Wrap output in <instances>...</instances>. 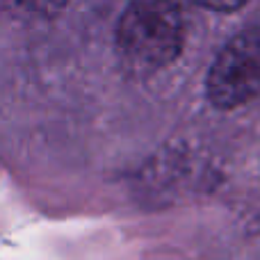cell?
<instances>
[{"mask_svg": "<svg viewBox=\"0 0 260 260\" xmlns=\"http://www.w3.org/2000/svg\"><path fill=\"white\" fill-rule=\"evenodd\" d=\"M185 18L176 0H130L117 25V46L130 64L162 69L183 50Z\"/></svg>", "mask_w": 260, "mask_h": 260, "instance_id": "6da1fadb", "label": "cell"}, {"mask_svg": "<svg viewBox=\"0 0 260 260\" xmlns=\"http://www.w3.org/2000/svg\"><path fill=\"white\" fill-rule=\"evenodd\" d=\"M260 94V30L247 27L224 44L206 76V96L215 108L235 110Z\"/></svg>", "mask_w": 260, "mask_h": 260, "instance_id": "7a4b0ae2", "label": "cell"}, {"mask_svg": "<svg viewBox=\"0 0 260 260\" xmlns=\"http://www.w3.org/2000/svg\"><path fill=\"white\" fill-rule=\"evenodd\" d=\"M25 9L35 14H41V16H53V14L62 12L67 7L69 0H18Z\"/></svg>", "mask_w": 260, "mask_h": 260, "instance_id": "3957f363", "label": "cell"}, {"mask_svg": "<svg viewBox=\"0 0 260 260\" xmlns=\"http://www.w3.org/2000/svg\"><path fill=\"white\" fill-rule=\"evenodd\" d=\"M194 3L206 9H215V12H233V9L242 7L247 0H194Z\"/></svg>", "mask_w": 260, "mask_h": 260, "instance_id": "277c9868", "label": "cell"}]
</instances>
